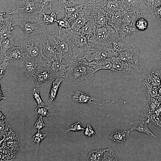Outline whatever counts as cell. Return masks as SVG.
<instances>
[{"label": "cell", "mask_w": 161, "mask_h": 161, "mask_svg": "<svg viewBox=\"0 0 161 161\" xmlns=\"http://www.w3.org/2000/svg\"><path fill=\"white\" fill-rule=\"evenodd\" d=\"M65 75L67 84L73 86H81L91 82L96 72L86 63L81 60H69Z\"/></svg>", "instance_id": "cell-1"}, {"label": "cell", "mask_w": 161, "mask_h": 161, "mask_svg": "<svg viewBox=\"0 0 161 161\" xmlns=\"http://www.w3.org/2000/svg\"><path fill=\"white\" fill-rule=\"evenodd\" d=\"M44 36L55 49L57 58L60 61L63 59L68 61L72 59L73 52L68 40L66 29H62L56 34Z\"/></svg>", "instance_id": "cell-2"}, {"label": "cell", "mask_w": 161, "mask_h": 161, "mask_svg": "<svg viewBox=\"0 0 161 161\" xmlns=\"http://www.w3.org/2000/svg\"><path fill=\"white\" fill-rule=\"evenodd\" d=\"M13 27H19L23 31L24 37L30 38L37 34L43 33L44 35L49 34L43 23L42 18L35 19L19 17L14 18L12 21Z\"/></svg>", "instance_id": "cell-3"}, {"label": "cell", "mask_w": 161, "mask_h": 161, "mask_svg": "<svg viewBox=\"0 0 161 161\" xmlns=\"http://www.w3.org/2000/svg\"><path fill=\"white\" fill-rule=\"evenodd\" d=\"M15 45L19 47L25 54L27 59H38L42 57L43 41L35 36L30 38H17Z\"/></svg>", "instance_id": "cell-4"}, {"label": "cell", "mask_w": 161, "mask_h": 161, "mask_svg": "<svg viewBox=\"0 0 161 161\" xmlns=\"http://www.w3.org/2000/svg\"><path fill=\"white\" fill-rule=\"evenodd\" d=\"M72 52V59L80 60L89 49V39L78 31L66 29Z\"/></svg>", "instance_id": "cell-5"}, {"label": "cell", "mask_w": 161, "mask_h": 161, "mask_svg": "<svg viewBox=\"0 0 161 161\" xmlns=\"http://www.w3.org/2000/svg\"><path fill=\"white\" fill-rule=\"evenodd\" d=\"M42 8L39 0H19L15 10L9 13L20 17L35 19L41 18Z\"/></svg>", "instance_id": "cell-6"}, {"label": "cell", "mask_w": 161, "mask_h": 161, "mask_svg": "<svg viewBox=\"0 0 161 161\" xmlns=\"http://www.w3.org/2000/svg\"><path fill=\"white\" fill-rule=\"evenodd\" d=\"M119 36L109 24L97 28L89 39L90 47L112 45L113 40Z\"/></svg>", "instance_id": "cell-7"}, {"label": "cell", "mask_w": 161, "mask_h": 161, "mask_svg": "<svg viewBox=\"0 0 161 161\" xmlns=\"http://www.w3.org/2000/svg\"><path fill=\"white\" fill-rule=\"evenodd\" d=\"M119 54L113 49L112 45L90 47L85 55L80 60L85 59L88 62L117 57Z\"/></svg>", "instance_id": "cell-8"}, {"label": "cell", "mask_w": 161, "mask_h": 161, "mask_svg": "<svg viewBox=\"0 0 161 161\" xmlns=\"http://www.w3.org/2000/svg\"><path fill=\"white\" fill-rule=\"evenodd\" d=\"M111 70L116 75L132 74L137 75L143 69L140 64L130 63L123 61L117 57L112 58Z\"/></svg>", "instance_id": "cell-9"}, {"label": "cell", "mask_w": 161, "mask_h": 161, "mask_svg": "<svg viewBox=\"0 0 161 161\" xmlns=\"http://www.w3.org/2000/svg\"><path fill=\"white\" fill-rule=\"evenodd\" d=\"M124 9L132 11L140 18H145L153 12L143 0H121Z\"/></svg>", "instance_id": "cell-10"}, {"label": "cell", "mask_w": 161, "mask_h": 161, "mask_svg": "<svg viewBox=\"0 0 161 161\" xmlns=\"http://www.w3.org/2000/svg\"><path fill=\"white\" fill-rule=\"evenodd\" d=\"M46 60L37 62L38 65L33 76V79L37 87L42 83L55 78L54 73L47 65L43 66L46 62Z\"/></svg>", "instance_id": "cell-11"}, {"label": "cell", "mask_w": 161, "mask_h": 161, "mask_svg": "<svg viewBox=\"0 0 161 161\" xmlns=\"http://www.w3.org/2000/svg\"><path fill=\"white\" fill-rule=\"evenodd\" d=\"M90 6L82 5L78 17L71 24L72 30L78 31L87 22L90 20Z\"/></svg>", "instance_id": "cell-12"}, {"label": "cell", "mask_w": 161, "mask_h": 161, "mask_svg": "<svg viewBox=\"0 0 161 161\" xmlns=\"http://www.w3.org/2000/svg\"><path fill=\"white\" fill-rule=\"evenodd\" d=\"M4 12L0 13V39H2L12 36L11 31L14 27L10 20V16L6 18L3 16Z\"/></svg>", "instance_id": "cell-13"}, {"label": "cell", "mask_w": 161, "mask_h": 161, "mask_svg": "<svg viewBox=\"0 0 161 161\" xmlns=\"http://www.w3.org/2000/svg\"><path fill=\"white\" fill-rule=\"evenodd\" d=\"M68 96L71 100L77 103L101 105L100 103H95L92 101L93 100L100 99L95 98L88 94L79 91L77 89L76 91L74 92H69Z\"/></svg>", "instance_id": "cell-14"}, {"label": "cell", "mask_w": 161, "mask_h": 161, "mask_svg": "<svg viewBox=\"0 0 161 161\" xmlns=\"http://www.w3.org/2000/svg\"><path fill=\"white\" fill-rule=\"evenodd\" d=\"M112 43L113 50L119 55L121 52L134 46L128 35L125 37L119 36L113 40Z\"/></svg>", "instance_id": "cell-15"}, {"label": "cell", "mask_w": 161, "mask_h": 161, "mask_svg": "<svg viewBox=\"0 0 161 161\" xmlns=\"http://www.w3.org/2000/svg\"><path fill=\"white\" fill-rule=\"evenodd\" d=\"M46 60L47 65L54 73L55 78L65 76L68 64L64 65L59 60Z\"/></svg>", "instance_id": "cell-16"}, {"label": "cell", "mask_w": 161, "mask_h": 161, "mask_svg": "<svg viewBox=\"0 0 161 161\" xmlns=\"http://www.w3.org/2000/svg\"><path fill=\"white\" fill-rule=\"evenodd\" d=\"M140 53L138 49L134 46L120 53L117 57L125 61L138 64Z\"/></svg>", "instance_id": "cell-17"}, {"label": "cell", "mask_w": 161, "mask_h": 161, "mask_svg": "<svg viewBox=\"0 0 161 161\" xmlns=\"http://www.w3.org/2000/svg\"><path fill=\"white\" fill-rule=\"evenodd\" d=\"M125 9L115 12L110 15L109 24L115 30L117 33L118 30L124 24L123 17Z\"/></svg>", "instance_id": "cell-18"}, {"label": "cell", "mask_w": 161, "mask_h": 161, "mask_svg": "<svg viewBox=\"0 0 161 161\" xmlns=\"http://www.w3.org/2000/svg\"><path fill=\"white\" fill-rule=\"evenodd\" d=\"M5 58L8 60L23 61L27 59V57L21 49L18 46L14 45L7 52Z\"/></svg>", "instance_id": "cell-19"}, {"label": "cell", "mask_w": 161, "mask_h": 161, "mask_svg": "<svg viewBox=\"0 0 161 161\" xmlns=\"http://www.w3.org/2000/svg\"><path fill=\"white\" fill-rule=\"evenodd\" d=\"M112 58L94 60L91 62H86V63L95 72L102 69H108L111 70L112 67Z\"/></svg>", "instance_id": "cell-20"}, {"label": "cell", "mask_w": 161, "mask_h": 161, "mask_svg": "<svg viewBox=\"0 0 161 161\" xmlns=\"http://www.w3.org/2000/svg\"><path fill=\"white\" fill-rule=\"evenodd\" d=\"M147 123L142 120H137L130 123L131 128L130 131L136 130L149 136L156 137L152 132L147 126Z\"/></svg>", "instance_id": "cell-21"}, {"label": "cell", "mask_w": 161, "mask_h": 161, "mask_svg": "<svg viewBox=\"0 0 161 161\" xmlns=\"http://www.w3.org/2000/svg\"><path fill=\"white\" fill-rule=\"evenodd\" d=\"M23 70L27 77L33 76L38 66V64L35 59H27L24 61Z\"/></svg>", "instance_id": "cell-22"}, {"label": "cell", "mask_w": 161, "mask_h": 161, "mask_svg": "<svg viewBox=\"0 0 161 161\" xmlns=\"http://www.w3.org/2000/svg\"><path fill=\"white\" fill-rule=\"evenodd\" d=\"M45 38L47 43L45 44L43 43V53L41 57L45 59L59 60L57 58L55 49L50 44L48 39L47 38Z\"/></svg>", "instance_id": "cell-23"}, {"label": "cell", "mask_w": 161, "mask_h": 161, "mask_svg": "<svg viewBox=\"0 0 161 161\" xmlns=\"http://www.w3.org/2000/svg\"><path fill=\"white\" fill-rule=\"evenodd\" d=\"M64 78L65 76L58 77L53 81L48 100L49 103L55 102L60 84Z\"/></svg>", "instance_id": "cell-24"}, {"label": "cell", "mask_w": 161, "mask_h": 161, "mask_svg": "<svg viewBox=\"0 0 161 161\" xmlns=\"http://www.w3.org/2000/svg\"><path fill=\"white\" fill-rule=\"evenodd\" d=\"M130 132L129 130L125 129L121 131H115L112 133L109 137L114 142L123 144L128 139Z\"/></svg>", "instance_id": "cell-25"}, {"label": "cell", "mask_w": 161, "mask_h": 161, "mask_svg": "<svg viewBox=\"0 0 161 161\" xmlns=\"http://www.w3.org/2000/svg\"><path fill=\"white\" fill-rule=\"evenodd\" d=\"M82 5H78L64 8L65 17L70 21L71 24L78 17Z\"/></svg>", "instance_id": "cell-26"}, {"label": "cell", "mask_w": 161, "mask_h": 161, "mask_svg": "<svg viewBox=\"0 0 161 161\" xmlns=\"http://www.w3.org/2000/svg\"><path fill=\"white\" fill-rule=\"evenodd\" d=\"M97 28L94 23L89 21L83 26L78 31L89 39L96 31Z\"/></svg>", "instance_id": "cell-27"}, {"label": "cell", "mask_w": 161, "mask_h": 161, "mask_svg": "<svg viewBox=\"0 0 161 161\" xmlns=\"http://www.w3.org/2000/svg\"><path fill=\"white\" fill-rule=\"evenodd\" d=\"M15 41L12 37L0 39L1 54L2 57L4 56L8 50L15 45Z\"/></svg>", "instance_id": "cell-28"}, {"label": "cell", "mask_w": 161, "mask_h": 161, "mask_svg": "<svg viewBox=\"0 0 161 161\" xmlns=\"http://www.w3.org/2000/svg\"><path fill=\"white\" fill-rule=\"evenodd\" d=\"M138 30L135 25L133 24H124L117 31L120 36L125 37L132 33H136Z\"/></svg>", "instance_id": "cell-29"}, {"label": "cell", "mask_w": 161, "mask_h": 161, "mask_svg": "<svg viewBox=\"0 0 161 161\" xmlns=\"http://www.w3.org/2000/svg\"><path fill=\"white\" fill-rule=\"evenodd\" d=\"M108 149H97L90 152L86 157V161H102L105 152Z\"/></svg>", "instance_id": "cell-30"}, {"label": "cell", "mask_w": 161, "mask_h": 161, "mask_svg": "<svg viewBox=\"0 0 161 161\" xmlns=\"http://www.w3.org/2000/svg\"><path fill=\"white\" fill-rule=\"evenodd\" d=\"M49 9L51 11L50 14H46L44 12L41 13V14L43 16L42 18L43 23L46 26L49 24L53 25L54 24L57 20L56 19L57 15L60 10H59L58 12L55 13L54 11H53L52 10L51 8Z\"/></svg>", "instance_id": "cell-31"}, {"label": "cell", "mask_w": 161, "mask_h": 161, "mask_svg": "<svg viewBox=\"0 0 161 161\" xmlns=\"http://www.w3.org/2000/svg\"><path fill=\"white\" fill-rule=\"evenodd\" d=\"M139 18H140L134 12L125 10L123 17L124 24L135 25L136 21Z\"/></svg>", "instance_id": "cell-32"}, {"label": "cell", "mask_w": 161, "mask_h": 161, "mask_svg": "<svg viewBox=\"0 0 161 161\" xmlns=\"http://www.w3.org/2000/svg\"><path fill=\"white\" fill-rule=\"evenodd\" d=\"M58 7L60 9L64 8L66 7L81 5L80 0H58Z\"/></svg>", "instance_id": "cell-33"}, {"label": "cell", "mask_w": 161, "mask_h": 161, "mask_svg": "<svg viewBox=\"0 0 161 161\" xmlns=\"http://www.w3.org/2000/svg\"><path fill=\"white\" fill-rule=\"evenodd\" d=\"M53 106L47 107L46 106L40 107L38 106L35 110V114L39 117H49L54 114L49 113L48 112V110L50 109Z\"/></svg>", "instance_id": "cell-34"}, {"label": "cell", "mask_w": 161, "mask_h": 161, "mask_svg": "<svg viewBox=\"0 0 161 161\" xmlns=\"http://www.w3.org/2000/svg\"><path fill=\"white\" fill-rule=\"evenodd\" d=\"M56 22L58 24L59 27V32L63 28L69 29L71 28V25L70 21L64 17L58 20H57Z\"/></svg>", "instance_id": "cell-35"}, {"label": "cell", "mask_w": 161, "mask_h": 161, "mask_svg": "<svg viewBox=\"0 0 161 161\" xmlns=\"http://www.w3.org/2000/svg\"><path fill=\"white\" fill-rule=\"evenodd\" d=\"M31 93L37 103L38 106H45L44 103L41 98L39 90L37 88H33L31 92Z\"/></svg>", "instance_id": "cell-36"}, {"label": "cell", "mask_w": 161, "mask_h": 161, "mask_svg": "<svg viewBox=\"0 0 161 161\" xmlns=\"http://www.w3.org/2000/svg\"><path fill=\"white\" fill-rule=\"evenodd\" d=\"M135 26L138 30L144 31L148 27V22L144 18H140L136 21Z\"/></svg>", "instance_id": "cell-37"}, {"label": "cell", "mask_w": 161, "mask_h": 161, "mask_svg": "<svg viewBox=\"0 0 161 161\" xmlns=\"http://www.w3.org/2000/svg\"><path fill=\"white\" fill-rule=\"evenodd\" d=\"M47 134H44L39 131H38V132L32 136V140L33 141V143H36V146L37 147V148L36 152L38 148L40 143L45 138Z\"/></svg>", "instance_id": "cell-38"}, {"label": "cell", "mask_w": 161, "mask_h": 161, "mask_svg": "<svg viewBox=\"0 0 161 161\" xmlns=\"http://www.w3.org/2000/svg\"><path fill=\"white\" fill-rule=\"evenodd\" d=\"M84 130V129L82 124L80 122H78L70 125L68 128L65 130L64 132L65 134H66L70 131H80Z\"/></svg>", "instance_id": "cell-39"}, {"label": "cell", "mask_w": 161, "mask_h": 161, "mask_svg": "<svg viewBox=\"0 0 161 161\" xmlns=\"http://www.w3.org/2000/svg\"><path fill=\"white\" fill-rule=\"evenodd\" d=\"M118 158L114 154V152L109 149L105 152L102 161H118Z\"/></svg>", "instance_id": "cell-40"}, {"label": "cell", "mask_w": 161, "mask_h": 161, "mask_svg": "<svg viewBox=\"0 0 161 161\" xmlns=\"http://www.w3.org/2000/svg\"><path fill=\"white\" fill-rule=\"evenodd\" d=\"M42 13L44 12L48 8L52 7L53 3L57 0H39Z\"/></svg>", "instance_id": "cell-41"}, {"label": "cell", "mask_w": 161, "mask_h": 161, "mask_svg": "<svg viewBox=\"0 0 161 161\" xmlns=\"http://www.w3.org/2000/svg\"><path fill=\"white\" fill-rule=\"evenodd\" d=\"M13 64L10 63L9 61V60H7L5 58H4L3 62L0 64V79H1L4 76L7 67L8 66Z\"/></svg>", "instance_id": "cell-42"}, {"label": "cell", "mask_w": 161, "mask_h": 161, "mask_svg": "<svg viewBox=\"0 0 161 161\" xmlns=\"http://www.w3.org/2000/svg\"><path fill=\"white\" fill-rule=\"evenodd\" d=\"M49 126L44 123L43 122L42 117H39L34 124V127L35 129H37L38 131L43 128L45 126Z\"/></svg>", "instance_id": "cell-43"}, {"label": "cell", "mask_w": 161, "mask_h": 161, "mask_svg": "<svg viewBox=\"0 0 161 161\" xmlns=\"http://www.w3.org/2000/svg\"><path fill=\"white\" fill-rule=\"evenodd\" d=\"M84 130V135L88 138L94 136L95 134V132L92 127L89 124H86Z\"/></svg>", "instance_id": "cell-44"}, {"label": "cell", "mask_w": 161, "mask_h": 161, "mask_svg": "<svg viewBox=\"0 0 161 161\" xmlns=\"http://www.w3.org/2000/svg\"><path fill=\"white\" fill-rule=\"evenodd\" d=\"M81 5L85 6H93L98 5L100 0H80Z\"/></svg>", "instance_id": "cell-45"}, {"label": "cell", "mask_w": 161, "mask_h": 161, "mask_svg": "<svg viewBox=\"0 0 161 161\" xmlns=\"http://www.w3.org/2000/svg\"><path fill=\"white\" fill-rule=\"evenodd\" d=\"M155 59L159 63H161V43L157 47L155 55Z\"/></svg>", "instance_id": "cell-46"}, {"label": "cell", "mask_w": 161, "mask_h": 161, "mask_svg": "<svg viewBox=\"0 0 161 161\" xmlns=\"http://www.w3.org/2000/svg\"><path fill=\"white\" fill-rule=\"evenodd\" d=\"M147 6L153 12L152 9H154L157 7L155 0H143Z\"/></svg>", "instance_id": "cell-47"}, {"label": "cell", "mask_w": 161, "mask_h": 161, "mask_svg": "<svg viewBox=\"0 0 161 161\" xmlns=\"http://www.w3.org/2000/svg\"><path fill=\"white\" fill-rule=\"evenodd\" d=\"M154 13L158 19L161 21V4L156 8Z\"/></svg>", "instance_id": "cell-48"}, {"label": "cell", "mask_w": 161, "mask_h": 161, "mask_svg": "<svg viewBox=\"0 0 161 161\" xmlns=\"http://www.w3.org/2000/svg\"><path fill=\"white\" fill-rule=\"evenodd\" d=\"M157 7L161 4V0H155Z\"/></svg>", "instance_id": "cell-49"}, {"label": "cell", "mask_w": 161, "mask_h": 161, "mask_svg": "<svg viewBox=\"0 0 161 161\" xmlns=\"http://www.w3.org/2000/svg\"><path fill=\"white\" fill-rule=\"evenodd\" d=\"M0 119L1 120L4 119L5 118V117L0 112Z\"/></svg>", "instance_id": "cell-50"}, {"label": "cell", "mask_w": 161, "mask_h": 161, "mask_svg": "<svg viewBox=\"0 0 161 161\" xmlns=\"http://www.w3.org/2000/svg\"></svg>", "instance_id": "cell-51"}]
</instances>
